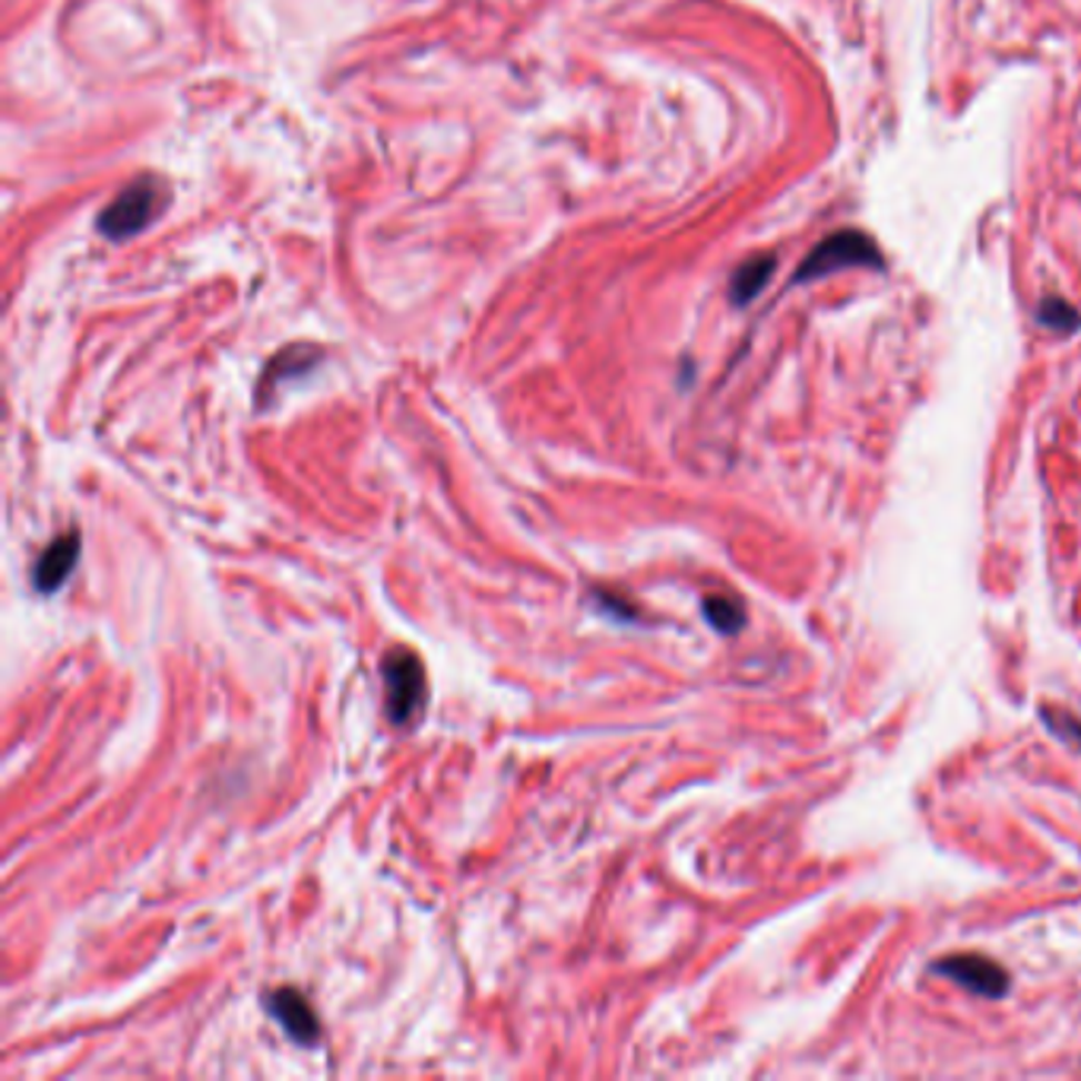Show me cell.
Segmentation results:
<instances>
[{
	"label": "cell",
	"mask_w": 1081,
	"mask_h": 1081,
	"mask_svg": "<svg viewBox=\"0 0 1081 1081\" xmlns=\"http://www.w3.org/2000/svg\"><path fill=\"white\" fill-rule=\"evenodd\" d=\"M384 695H387V717L394 724H410L425 705V669L410 647H394L384 663Z\"/></svg>",
	"instance_id": "obj_1"
},
{
	"label": "cell",
	"mask_w": 1081,
	"mask_h": 1081,
	"mask_svg": "<svg viewBox=\"0 0 1081 1081\" xmlns=\"http://www.w3.org/2000/svg\"><path fill=\"white\" fill-rule=\"evenodd\" d=\"M270 1012L286 1028V1034L299 1043H314L321 1038V1021L309 1006V999L299 990H276L270 993Z\"/></svg>",
	"instance_id": "obj_5"
},
{
	"label": "cell",
	"mask_w": 1081,
	"mask_h": 1081,
	"mask_svg": "<svg viewBox=\"0 0 1081 1081\" xmlns=\"http://www.w3.org/2000/svg\"><path fill=\"white\" fill-rule=\"evenodd\" d=\"M771 273H774V257H755V261H749V264H742L739 270H736V276H733V302L736 305H746V302H751L761 289L768 286V280H771Z\"/></svg>",
	"instance_id": "obj_7"
},
{
	"label": "cell",
	"mask_w": 1081,
	"mask_h": 1081,
	"mask_svg": "<svg viewBox=\"0 0 1081 1081\" xmlns=\"http://www.w3.org/2000/svg\"><path fill=\"white\" fill-rule=\"evenodd\" d=\"M843 266H882V254L869 235H862L857 229H843L818 244L806 257V264L796 270L794 283H812L818 276H828Z\"/></svg>",
	"instance_id": "obj_2"
},
{
	"label": "cell",
	"mask_w": 1081,
	"mask_h": 1081,
	"mask_svg": "<svg viewBox=\"0 0 1081 1081\" xmlns=\"http://www.w3.org/2000/svg\"><path fill=\"white\" fill-rule=\"evenodd\" d=\"M936 971L951 977L954 983H961L964 990L980 996H1002L1009 990V973L1002 971L996 961L983 958V954H954V958H946L936 964Z\"/></svg>",
	"instance_id": "obj_4"
},
{
	"label": "cell",
	"mask_w": 1081,
	"mask_h": 1081,
	"mask_svg": "<svg viewBox=\"0 0 1081 1081\" xmlns=\"http://www.w3.org/2000/svg\"><path fill=\"white\" fill-rule=\"evenodd\" d=\"M705 616L717 632H724V635H736V632L742 628V622H746V609H742L736 599H729V596H707Z\"/></svg>",
	"instance_id": "obj_8"
},
{
	"label": "cell",
	"mask_w": 1081,
	"mask_h": 1081,
	"mask_svg": "<svg viewBox=\"0 0 1081 1081\" xmlns=\"http://www.w3.org/2000/svg\"><path fill=\"white\" fill-rule=\"evenodd\" d=\"M1040 321H1043L1047 327H1053V331L1060 333H1069L1079 327V314H1075L1072 305H1065L1062 299H1047V302L1040 305Z\"/></svg>",
	"instance_id": "obj_9"
},
{
	"label": "cell",
	"mask_w": 1081,
	"mask_h": 1081,
	"mask_svg": "<svg viewBox=\"0 0 1081 1081\" xmlns=\"http://www.w3.org/2000/svg\"><path fill=\"white\" fill-rule=\"evenodd\" d=\"M77 558H80V533L70 531L64 533V536H58V539H54V543L39 555V562H36V572H32L36 587H39L42 594H54V590L64 584L67 577H70L73 565H77Z\"/></svg>",
	"instance_id": "obj_6"
},
{
	"label": "cell",
	"mask_w": 1081,
	"mask_h": 1081,
	"mask_svg": "<svg viewBox=\"0 0 1081 1081\" xmlns=\"http://www.w3.org/2000/svg\"><path fill=\"white\" fill-rule=\"evenodd\" d=\"M155 210V181H137L133 188H128L121 198L111 203L105 210V216L99 220V229L109 239H128L133 232H140L147 222L153 220Z\"/></svg>",
	"instance_id": "obj_3"
}]
</instances>
